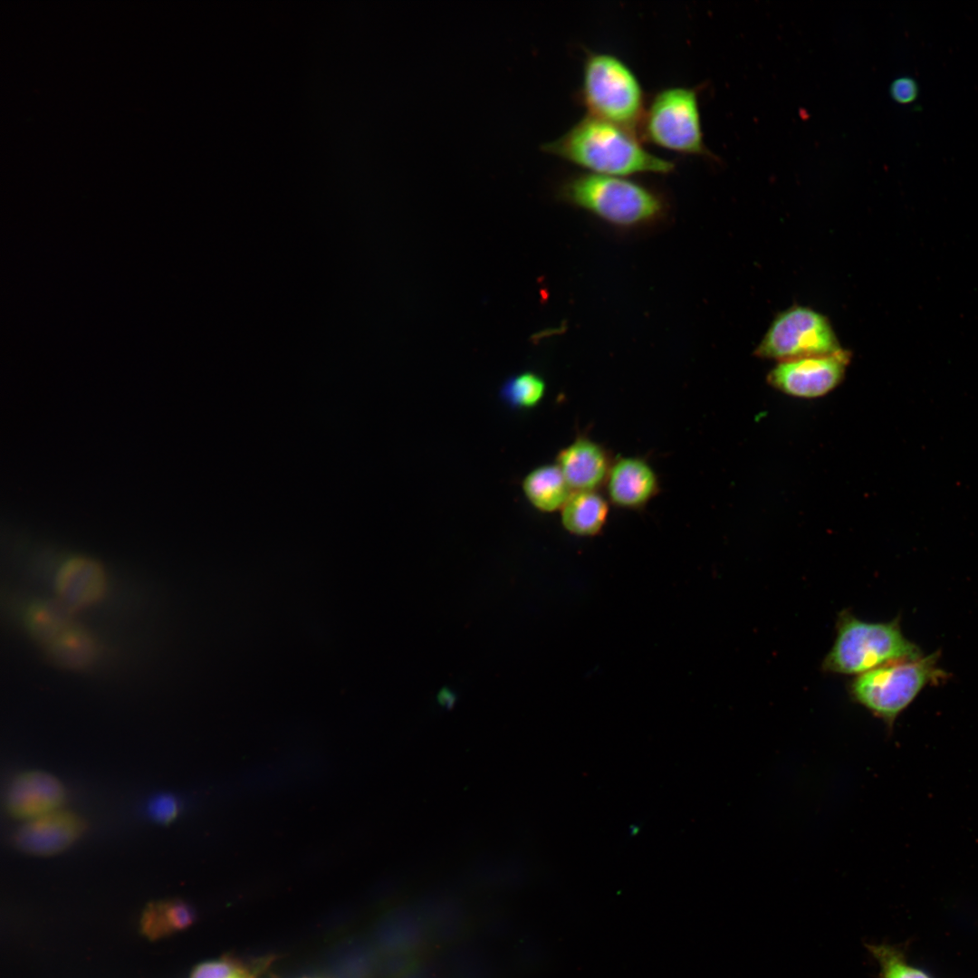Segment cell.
<instances>
[{
    "instance_id": "obj_14",
    "label": "cell",
    "mask_w": 978,
    "mask_h": 978,
    "mask_svg": "<svg viewBox=\"0 0 978 978\" xmlns=\"http://www.w3.org/2000/svg\"><path fill=\"white\" fill-rule=\"evenodd\" d=\"M608 514V502L596 491H572L561 509L563 527L578 536L598 534Z\"/></svg>"
},
{
    "instance_id": "obj_6",
    "label": "cell",
    "mask_w": 978,
    "mask_h": 978,
    "mask_svg": "<svg viewBox=\"0 0 978 978\" xmlns=\"http://www.w3.org/2000/svg\"><path fill=\"white\" fill-rule=\"evenodd\" d=\"M641 136L679 153L715 158L704 142L698 88L668 87L650 101L638 128Z\"/></svg>"
},
{
    "instance_id": "obj_12",
    "label": "cell",
    "mask_w": 978,
    "mask_h": 978,
    "mask_svg": "<svg viewBox=\"0 0 978 978\" xmlns=\"http://www.w3.org/2000/svg\"><path fill=\"white\" fill-rule=\"evenodd\" d=\"M557 465L572 491H595L606 483L611 464L600 445L578 437L559 453Z\"/></svg>"
},
{
    "instance_id": "obj_11",
    "label": "cell",
    "mask_w": 978,
    "mask_h": 978,
    "mask_svg": "<svg viewBox=\"0 0 978 978\" xmlns=\"http://www.w3.org/2000/svg\"><path fill=\"white\" fill-rule=\"evenodd\" d=\"M54 589L57 598L72 611L86 609L100 601L105 594L106 572L95 559L74 555L59 567Z\"/></svg>"
},
{
    "instance_id": "obj_4",
    "label": "cell",
    "mask_w": 978,
    "mask_h": 978,
    "mask_svg": "<svg viewBox=\"0 0 978 978\" xmlns=\"http://www.w3.org/2000/svg\"><path fill=\"white\" fill-rule=\"evenodd\" d=\"M943 675L935 654L903 659L858 675L850 684L849 692L856 703L891 729L920 691Z\"/></svg>"
},
{
    "instance_id": "obj_5",
    "label": "cell",
    "mask_w": 978,
    "mask_h": 978,
    "mask_svg": "<svg viewBox=\"0 0 978 978\" xmlns=\"http://www.w3.org/2000/svg\"><path fill=\"white\" fill-rule=\"evenodd\" d=\"M567 201L618 225H633L656 216L662 202L649 188L619 176L591 172L568 178L561 187Z\"/></svg>"
},
{
    "instance_id": "obj_9",
    "label": "cell",
    "mask_w": 978,
    "mask_h": 978,
    "mask_svg": "<svg viewBox=\"0 0 978 978\" xmlns=\"http://www.w3.org/2000/svg\"><path fill=\"white\" fill-rule=\"evenodd\" d=\"M85 828L79 815L60 809L24 821L14 834V845L29 855L50 857L70 848Z\"/></svg>"
},
{
    "instance_id": "obj_20",
    "label": "cell",
    "mask_w": 978,
    "mask_h": 978,
    "mask_svg": "<svg viewBox=\"0 0 978 978\" xmlns=\"http://www.w3.org/2000/svg\"><path fill=\"white\" fill-rule=\"evenodd\" d=\"M868 950L878 963L881 978H932L906 962L905 955L887 944H870Z\"/></svg>"
},
{
    "instance_id": "obj_19",
    "label": "cell",
    "mask_w": 978,
    "mask_h": 978,
    "mask_svg": "<svg viewBox=\"0 0 978 978\" xmlns=\"http://www.w3.org/2000/svg\"><path fill=\"white\" fill-rule=\"evenodd\" d=\"M544 392V380L537 374L527 371L508 379L501 395L513 408H530L542 399Z\"/></svg>"
},
{
    "instance_id": "obj_23",
    "label": "cell",
    "mask_w": 978,
    "mask_h": 978,
    "mask_svg": "<svg viewBox=\"0 0 978 978\" xmlns=\"http://www.w3.org/2000/svg\"><path fill=\"white\" fill-rule=\"evenodd\" d=\"M889 93L894 101L902 105L910 104L917 99L919 88L914 78L902 76L891 82Z\"/></svg>"
},
{
    "instance_id": "obj_8",
    "label": "cell",
    "mask_w": 978,
    "mask_h": 978,
    "mask_svg": "<svg viewBox=\"0 0 978 978\" xmlns=\"http://www.w3.org/2000/svg\"><path fill=\"white\" fill-rule=\"evenodd\" d=\"M850 357L848 350H841L826 356L781 361L769 372L767 380L774 388L792 397H822L843 380Z\"/></svg>"
},
{
    "instance_id": "obj_10",
    "label": "cell",
    "mask_w": 978,
    "mask_h": 978,
    "mask_svg": "<svg viewBox=\"0 0 978 978\" xmlns=\"http://www.w3.org/2000/svg\"><path fill=\"white\" fill-rule=\"evenodd\" d=\"M66 799L62 782L41 770L26 771L10 783L5 796L8 813L24 821L60 810Z\"/></svg>"
},
{
    "instance_id": "obj_22",
    "label": "cell",
    "mask_w": 978,
    "mask_h": 978,
    "mask_svg": "<svg viewBox=\"0 0 978 978\" xmlns=\"http://www.w3.org/2000/svg\"><path fill=\"white\" fill-rule=\"evenodd\" d=\"M149 818L161 825L171 823L180 811L178 800L170 793H160L152 797L147 806Z\"/></svg>"
},
{
    "instance_id": "obj_7",
    "label": "cell",
    "mask_w": 978,
    "mask_h": 978,
    "mask_svg": "<svg viewBox=\"0 0 978 978\" xmlns=\"http://www.w3.org/2000/svg\"><path fill=\"white\" fill-rule=\"evenodd\" d=\"M841 350L827 317L810 308L794 306L775 317L754 354L781 362Z\"/></svg>"
},
{
    "instance_id": "obj_16",
    "label": "cell",
    "mask_w": 978,
    "mask_h": 978,
    "mask_svg": "<svg viewBox=\"0 0 978 978\" xmlns=\"http://www.w3.org/2000/svg\"><path fill=\"white\" fill-rule=\"evenodd\" d=\"M523 488L531 503L542 512L561 510L572 493L557 465L532 470L523 480Z\"/></svg>"
},
{
    "instance_id": "obj_18",
    "label": "cell",
    "mask_w": 978,
    "mask_h": 978,
    "mask_svg": "<svg viewBox=\"0 0 978 978\" xmlns=\"http://www.w3.org/2000/svg\"><path fill=\"white\" fill-rule=\"evenodd\" d=\"M195 918L193 908L184 901L161 900L147 906L140 926L146 936L158 939L188 927Z\"/></svg>"
},
{
    "instance_id": "obj_13",
    "label": "cell",
    "mask_w": 978,
    "mask_h": 978,
    "mask_svg": "<svg viewBox=\"0 0 978 978\" xmlns=\"http://www.w3.org/2000/svg\"><path fill=\"white\" fill-rule=\"evenodd\" d=\"M609 500L618 507L644 506L658 491L653 468L638 457H622L611 465L607 481Z\"/></svg>"
},
{
    "instance_id": "obj_3",
    "label": "cell",
    "mask_w": 978,
    "mask_h": 978,
    "mask_svg": "<svg viewBox=\"0 0 978 978\" xmlns=\"http://www.w3.org/2000/svg\"><path fill=\"white\" fill-rule=\"evenodd\" d=\"M580 93L588 115L634 132L638 129L645 111L643 90L632 70L616 55H587Z\"/></svg>"
},
{
    "instance_id": "obj_1",
    "label": "cell",
    "mask_w": 978,
    "mask_h": 978,
    "mask_svg": "<svg viewBox=\"0 0 978 978\" xmlns=\"http://www.w3.org/2000/svg\"><path fill=\"white\" fill-rule=\"evenodd\" d=\"M543 149L600 175L668 173L675 168L673 162L647 151L636 132L590 115Z\"/></svg>"
},
{
    "instance_id": "obj_15",
    "label": "cell",
    "mask_w": 978,
    "mask_h": 978,
    "mask_svg": "<svg viewBox=\"0 0 978 978\" xmlns=\"http://www.w3.org/2000/svg\"><path fill=\"white\" fill-rule=\"evenodd\" d=\"M47 655L56 666L68 670H82L94 663L99 645L86 628L71 624L47 646Z\"/></svg>"
},
{
    "instance_id": "obj_24",
    "label": "cell",
    "mask_w": 978,
    "mask_h": 978,
    "mask_svg": "<svg viewBox=\"0 0 978 978\" xmlns=\"http://www.w3.org/2000/svg\"><path fill=\"white\" fill-rule=\"evenodd\" d=\"M437 702L446 708H452L456 701V695L448 687H443L437 694Z\"/></svg>"
},
{
    "instance_id": "obj_17",
    "label": "cell",
    "mask_w": 978,
    "mask_h": 978,
    "mask_svg": "<svg viewBox=\"0 0 978 978\" xmlns=\"http://www.w3.org/2000/svg\"><path fill=\"white\" fill-rule=\"evenodd\" d=\"M72 611L58 598L32 602L24 616V627L36 642L47 646L71 624Z\"/></svg>"
},
{
    "instance_id": "obj_21",
    "label": "cell",
    "mask_w": 978,
    "mask_h": 978,
    "mask_svg": "<svg viewBox=\"0 0 978 978\" xmlns=\"http://www.w3.org/2000/svg\"><path fill=\"white\" fill-rule=\"evenodd\" d=\"M190 978H249V974L238 962L222 958L198 964Z\"/></svg>"
},
{
    "instance_id": "obj_2",
    "label": "cell",
    "mask_w": 978,
    "mask_h": 978,
    "mask_svg": "<svg viewBox=\"0 0 978 978\" xmlns=\"http://www.w3.org/2000/svg\"><path fill=\"white\" fill-rule=\"evenodd\" d=\"M921 657L906 639L896 620L872 623L845 610L837 622V636L822 668L843 675H860L883 665Z\"/></svg>"
}]
</instances>
